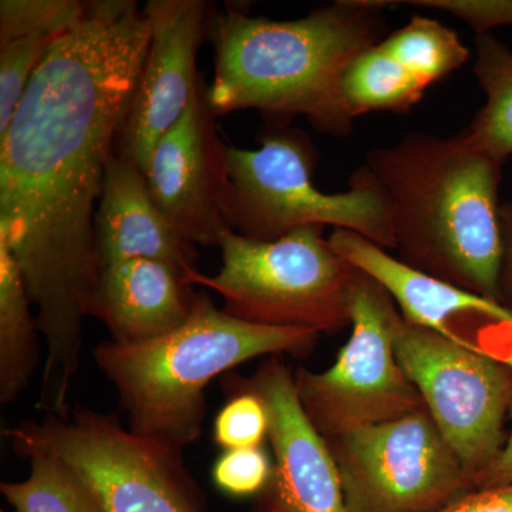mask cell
Masks as SVG:
<instances>
[{
  "label": "cell",
  "mask_w": 512,
  "mask_h": 512,
  "mask_svg": "<svg viewBox=\"0 0 512 512\" xmlns=\"http://www.w3.org/2000/svg\"><path fill=\"white\" fill-rule=\"evenodd\" d=\"M238 382L261 396L269 416L274 476L255 511L349 512L328 441L303 412L295 375L281 357L269 356Z\"/></svg>",
  "instance_id": "14"
},
{
  "label": "cell",
  "mask_w": 512,
  "mask_h": 512,
  "mask_svg": "<svg viewBox=\"0 0 512 512\" xmlns=\"http://www.w3.org/2000/svg\"><path fill=\"white\" fill-rule=\"evenodd\" d=\"M12 252L0 242V403L15 402L39 363L36 315Z\"/></svg>",
  "instance_id": "17"
},
{
  "label": "cell",
  "mask_w": 512,
  "mask_h": 512,
  "mask_svg": "<svg viewBox=\"0 0 512 512\" xmlns=\"http://www.w3.org/2000/svg\"><path fill=\"white\" fill-rule=\"evenodd\" d=\"M396 303L362 271L350 301V338L322 372L295 373L303 412L326 440L426 409L394 352Z\"/></svg>",
  "instance_id": "8"
},
{
  "label": "cell",
  "mask_w": 512,
  "mask_h": 512,
  "mask_svg": "<svg viewBox=\"0 0 512 512\" xmlns=\"http://www.w3.org/2000/svg\"><path fill=\"white\" fill-rule=\"evenodd\" d=\"M316 156L312 141L298 130L266 134L256 150L228 146L232 231L268 242L306 225H332L394 249L389 204L372 175L362 165L349 191L326 194L313 184Z\"/></svg>",
  "instance_id": "6"
},
{
  "label": "cell",
  "mask_w": 512,
  "mask_h": 512,
  "mask_svg": "<svg viewBox=\"0 0 512 512\" xmlns=\"http://www.w3.org/2000/svg\"><path fill=\"white\" fill-rule=\"evenodd\" d=\"M229 389L227 403L214 420L212 437L222 450L261 447L268 439L269 416L264 400L237 377L225 382Z\"/></svg>",
  "instance_id": "23"
},
{
  "label": "cell",
  "mask_w": 512,
  "mask_h": 512,
  "mask_svg": "<svg viewBox=\"0 0 512 512\" xmlns=\"http://www.w3.org/2000/svg\"><path fill=\"white\" fill-rule=\"evenodd\" d=\"M437 512H512V484L471 491Z\"/></svg>",
  "instance_id": "27"
},
{
  "label": "cell",
  "mask_w": 512,
  "mask_h": 512,
  "mask_svg": "<svg viewBox=\"0 0 512 512\" xmlns=\"http://www.w3.org/2000/svg\"><path fill=\"white\" fill-rule=\"evenodd\" d=\"M326 441L349 512H437L474 491L426 409Z\"/></svg>",
  "instance_id": "10"
},
{
  "label": "cell",
  "mask_w": 512,
  "mask_h": 512,
  "mask_svg": "<svg viewBox=\"0 0 512 512\" xmlns=\"http://www.w3.org/2000/svg\"><path fill=\"white\" fill-rule=\"evenodd\" d=\"M504 255L500 275V303L512 313V202L501 205Z\"/></svg>",
  "instance_id": "28"
},
{
  "label": "cell",
  "mask_w": 512,
  "mask_h": 512,
  "mask_svg": "<svg viewBox=\"0 0 512 512\" xmlns=\"http://www.w3.org/2000/svg\"><path fill=\"white\" fill-rule=\"evenodd\" d=\"M55 42L35 36L0 42V134L8 128L33 74Z\"/></svg>",
  "instance_id": "24"
},
{
  "label": "cell",
  "mask_w": 512,
  "mask_h": 512,
  "mask_svg": "<svg viewBox=\"0 0 512 512\" xmlns=\"http://www.w3.org/2000/svg\"><path fill=\"white\" fill-rule=\"evenodd\" d=\"M329 244L375 279L404 319L512 367V313L503 303L423 274L356 232L335 229Z\"/></svg>",
  "instance_id": "12"
},
{
  "label": "cell",
  "mask_w": 512,
  "mask_h": 512,
  "mask_svg": "<svg viewBox=\"0 0 512 512\" xmlns=\"http://www.w3.org/2000/svg\"><path fill=\"white\" fill-rule=\"evenodd\" d=\"M426 90L384 49L382 42L360 53L340 84L343 104L353 120L372 111L412 109Z\"/></svg>",
  "instance_id": "19"
},
{
  "label": "cell",
  "mask_w": 512,
  "mask_h": 512,
  "mask_svg": "<svg viewBox=\"0 0 512 512\" xmlns=\"http://www.w3.org/2000/svg\"><path fill=\"white\" fill-rule=\"evenodd\" d=\"M510 414L512 417V404ZM512 484V427L510 436L505 440L504 447L500 454L491 463L487 470L483 471L474 480V490L481 488L501 487V485Z\"/></svg>",
  "instance_id": "29"
},
{
  "label": "cell",
  "mask_w": 512,
  "mask_h": 512,
  "mask_svg": "<svg viewBox=\"0 0 512 512\" xmlns=\"http://www.w3.org/2000/svg\"><path fill=\"white\" fill-rule=\"evenodd\" d=\"M197 296L171 266L130 259L104 266L92 316L109 329L113 342H147L183 326Z\"/></svg>",
  "instance_id": "16"
},
{
  "label": "cell",
  "mask_w": 512,
  "mask_h": 512,
  "mask_svg": "<svg viewBox=\"0 0 512 512\" xmlns=\"http://www.w3.org/2000/svg\"><path fill=\"white\" fill-rule=\"evenodd\" d=\"M393 343L404 373L474 487L507 440L512 367L413 325L400 311Z\"/></svg>",
  "instance_id": "9"
},
{
  "label": "cell",
  "mask_w": 512,
  "mask_h": 512,
  "mask_svg": "<svg viewBox=\"0 0 512 512\" xmlns=\"http://www.w3.org/2000/svg\"><path fill=\"white\" fill-rule=\"evenodd\" d=\"M406 5L441 10L464 20L477 36L498 26L512 25V0H412Z\"/></svg>",
  "instance_id": "26"
},
{
  "label": "cell",
  "mask_w": 512,
  "mask_h": 512,
  "mask_svg": "<svg viewBox=\"0 0 512 512\" xmlns=\"http://www.w3.org/2000/svg\"><path fill=\"white\" fill-rule=\"evenodd\" d=\"M134 0L86 2L53 43L0 134V242L46 342L39 407L70 412L101 266L94 215L150 45Z\"/></svg>",
  "instance_id": "1"
},
{
  "label": "cell",
  "mask_w": 512,
  "mask_h": 512,
  "mask_svg": "<svg viewBox=\"0 0 512 512\" xmlns=\"http://www.w3.org/2000/svg\"><path fill=\"white\" fill-rule=\"evenodd\" d=\"M150 45L116 153L144 171L158 140L177 123L200 73L197 57L208 37L212 8L204 0H148Z\"/></svg>",
  "instance_id": "13"
},
{
  "label": "cell",
  "mask_w": 512,
  "mask_h": 512,
  "mask_svg": "<svg viewBox=\"0 0 512 512\" xmlns=\"http://www.w3.org/2000/svg\"><path fill=\"white\" fill-rule=\"evenodd\" d=\"M487 103L464 133L500 164L512 156V52L493 36H477L476 63Z\"/></svg>",
  "instance_id": "18"
},
{
  "label": "cell",
  "mask_w": 512,
  "mask_h": 512,
  "mask_svg": "<svg viewBox=\"0 0 512 512\" xmlns=\"http://www.w3.org/2000/svg\"><path fill=\"white\" fill-rule=\"evenodd\" d=\"M501 165L471 143L410 133L366 156L389 204L397 258L423 274L500 302Z\"/></svg>",
  "instance_id": "2"
},
{
  "label": "cell",
  "mask_w": 512,
  "mask_h": 512,
  "mask_svg": "<svg viewBox=\"0 0 512 512\" xmlns=\"http://www.w3.org/2000/svg\"><path fill=\"white\" fill-rule=\"evenodd\" d=\"M272 476L274 457L262 446L222 451L211 470L212 483L232 498H258Z\"/></svg>",
  "instance_id": "25"
},
{
  "label": "cell",
  "mask_w": 512,
  "mask_h": 512,
  "mask_svg": "<svg viewBox=\"0 0 512 512\" xmlns=\"http://www.w3.org/2000/svg\"><path fill=\"white\" fill-rule=\"evenodd\" d=\"M387 6L384 0H343L293 20L254 18L235 6L212 8L208 39L215 73L208 97L215 114H301L320 133H350L353 119L340 84L350 63L382 42Z\"/></svg>",
  "instance_id": "3"
},
{
  "label": "cell",
  "mask_w": 512,
  "mask_h": 512,
  "mask_svg": "<svg viewBox=\"0 0 512 512\" xmlns=\"http://www.w3.org/2000/svg\"><path fill=\"white\" fill-rule=\"evenodd\" d=\"M0 512H5V511H0Z\"/></svg>",
  "instance_id": "30"
},
{
  "label": "cell",
  "mask_w": 512,
  "mask_h": 512,
  "mask_svg": "<svg viewBox=\"0 0 512 512\" xmlns=\"http://www.w3.org/2000/svg\"><path fill=\"white\" fill-rule=\"evenodd\" d=\"M208 84L198 79L183 116L151 151L144 174L158 207L192 245L220 247L227 220L228 146L218 136Z\"/></svg>",
  "instance_id": "11"
},
{
  "label": "cell",
  "mask_w": 512,
  "mask_h": 512,
  "mask_svg": "<svg viewBox=\"0 0 512 512\" xmlns=\"http://www.w3.org/2000/svg\"><path fill=\"white\" fill-rule=\"evenodd\" d=\"M29 477L0 484V493L16 512H103L82 478L50 454L35 453Z\"/></svg>",
  "instance_id": "20"
},
{
  "label": "cell",
  "mask_w": 512,
  "mask_h": 512,
  "mask_svg": "<svg viewBox=\"0 0 512 512\" xmlns=\"http://www.w3.org/2000/svg\"><path fill=\"white\" fill-rule=\"evenodd\" d=\"M323 228L306 225L268 242L229 231L220 242V271H197L190 284L217 292L224 312L245 322L338 333L350 326L359 269L332 248Z\"/></svg>",
  "instance_id": "5"
},
{
  "label": "cell",
  "mask_w": 512,
  "mask_h": 512,
  "mask_svg": "<svg viewBox=\"0 0 512 512\" xmlns=\"http://www.w3.org/2000/svg\"><path fill=\"white\" fill-rule=\"evenodd\" d=\"M86 2L79 0H2L0 42L19 37L57 40L82 22Z\"/></svg>",
  "instance_id": "22"
},
{
  "label": "cell",
  "mask_w": 512,
  "mask_h": 512,
  "mask_svg": "<svg viewBox=\"0 0 512 512\" xmlns=\"http://www.w3.org/2000/svg\"><path fill=\"white\" fill-rule=\"evenodd\" d=\"M94 237L103 268L130 259H153L174 268L188 284L198 271L195 245L158 207L144 171L116 151L104 174Z\"/></svg>",
  "instance_id": "15"
},
{
  "label": "cell",
  "mask_w": 512,
  "mask_h": 512,
  "mask_svg": "<svg viewBox=\"0 0 512 512\" xmlns=\"http://www.w3.org/2000/svg\"><path fill=\"white\" fill-rule=\"evenodd\" d=\"M20 457L50 454L90 488L103 512H208L183 450L87 409L5 431Z\"/></svg>",
  "instance_id": "7"
},
{
  "label": "cell",
  "mask_w": 512,
  "mask_h": 512,
  "mask_svg": "<svg viewBox=\"0 0 512 512\" xmlns=\"http://www.w3.org/2000/svg\"><path fill=\"white\" fill-rule=\"evenodd\" d=\"M382 45L426 89L470 60V50L454 30L423 16H414Z\"/></svg>",
  "instance_id": "21"
},
{
  "label": "cell",
  "mask_w": 512,
  "mask_h": 512,
  "mask_svg": "<svg viewBox=\"0 0 512 512\" xmlns=\"http://www.w3.org/2000/svg\"><path fill=\"white\" fill-rule=\"evenodd\" d=\"M319 336L245 322L198 293L180 328L147 342L110 340L96 346L93 357L119 394L128 429L184 450L201 437L205 389L215 377L256 357L303 355Z\"/></svg>",
  "instance_id": "4"
}]
</instances>
